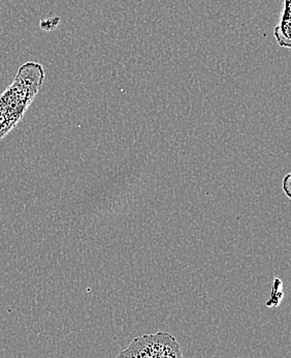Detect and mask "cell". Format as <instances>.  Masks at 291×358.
Wrapping results in <instances>:
<instances>
[{"label": "cell", "mask_w": 291, "mask_h": 358, "mask_svg": "<svg viewBox=\"0 0 291 358\" xmlns=\"http://www.w3.org/2000/svg\"><path fill=\"white\" fill-rule=\"evenodd\" d=\"M44 78V69L36 62H27L19 69L12 85L0 96V140L20 122Z\"/></svg>", "instance_id": "6da1fadb"}, {"label": "cell", "mask_w": 291, "mask_h": 358, "mask_svg": "<svg viewBox=\"0 0 291 358\" xmlns=\"http://www.w3.org/2000/svg\"><path fill=\"white\" fill-rule=\"evenodd\" d=\"M116 358H183V355L176 338L161 331L135 338Z\"/></svg>", "instance_id": "7a4b0ae2"}, {"label": "cell", "mask_w": 291, "mask_h": 358, "mask_svg": "<svg viewBox=\"0 0 291 358\" xmlns=\"http://www.w3.org/2000/svg\"><path fill=\"white\" fill-rule=\"evenodd\" d=\"M291 0H283V8L281 10L279 23L274 29V36L280 47L290 48L291 36Z\"/></svg>", "instance_id": "3957f363"}, {"label": "cell", "mask_w": 291, "mask_h": 358, "mask_svg": "<svg viewBox=\"0 0 291 358\" xmlns=\"http://www.w3.org/2000/svg\"><path fill=\"white\" fill-rule=\"evenodd\" d=\"M282 187H283L284 193L286 194L288 198H291V176L290 174H288L285 178H283V183H282Z\"/></svg>", "instance_id": "277c9868"}]
</instances>
